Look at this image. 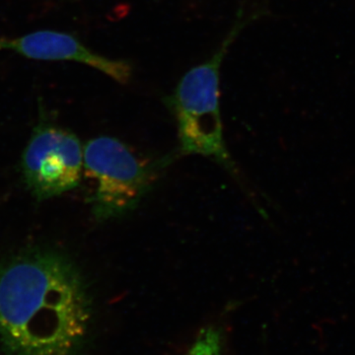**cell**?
I'll use <instances>...</instances> for the list:
<instances>
[{
	"label": "cell",
	"instance_id": "cell-5",
	"mask_svg": "<svg viewBox=\"0 0 355 355\" xmlns=\"http://www.w3.org/2000/svg\"><path fill=\"white\" fill-rule=\"evenodd\" d=\"M0 51H12L33 60L87 65L121 84L128 83L132 73V65L125 60L104 57L72 35L53 30H40L15 38L0 37Z\"/></svg>",
	"mask_w": 355,
	"mask_h": 355
},
{
	"label": "cell",
	"instance_id": "cell-3",
	"mask_svg": "<svg viewBox=\"0 0 355 355\" xmlns=\"http://www.w3.org/2000/svg\"><path fill=\"white\" fill-rule=\"evenodd\" d=\"M163 166L142 160L114 137L89 140L83 148V174L94 184L88 198L93 216L107 221L132 211L150 190Z\"/></svg>",
	"mask_w": 355,
	"mask_h": 355
},
{
	"label": "cell",
	"instance_id": "cell-1",
	"mask_svg": "<svg viewBox=\"0 0 355 355\" xmlns=\"http://www.w3.org/2000/svg\"><path fill=\"white\" fill-rule=\"evenodd\" d=\"M91 299L73 261L48 250L0 266V345L9 355H76Z\"/></svg>",
	"mask_w": 355,
	"mask_h": 355
},
{
	"label": "cell",
	"instance_id": "cell-4",
	"mask_svg": "<svg viewBox=\"0 0 355 355\" xmlns=\"http://www.w3.org/2000/svg\"><path fill=\"white\" fill-rule=\"evenodd\" d=\"M25 183L39 200L73 190L83 174V147L74 133L42 121L22 159Z\"/></svg>",
	"mask_w": 355,
	"mask_h": 355
},
{
	"label": "cell",
	"instance_id": "cell-2",
	"mask_svg": "<svg viewBox=\"0 0 355 355\" xmlns=\"http://www.w3.org/2000/svg\"><path fill=\"white\" fill-rule=\"evenodd\" d=\"M238 22L218 51L207 62L189 70L175 89L171 104L178 121L181 151L211 157L233 169L223 139L220 114V67L239 34Z\"/></svg>",
	"mask_w": 355,
	"mask_h": 355
}]
</instances>
